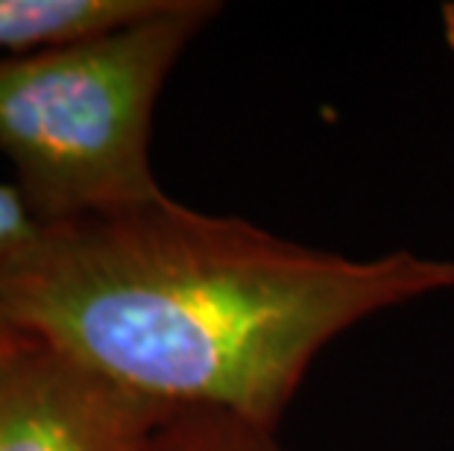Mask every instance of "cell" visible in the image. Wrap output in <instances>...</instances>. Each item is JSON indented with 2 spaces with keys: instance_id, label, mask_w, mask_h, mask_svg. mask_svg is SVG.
<instances>
[{
  "instance_id": "3957f363",
  "label": "cell",
  "mask_w": 454,
  "mask_h": 451,
  "mask_svg": "<svg viewBox=\"0 0 454 451\" xmlns=\"http://www.w3.org/2000/svg\"><path fill=\"white\" fill-rule=\"evenodd\" d=\"M173 410L42 340L0 363V451H138Z\"/></svg>"
},
{
  "instance_id": "8992f818",
  "label": "cell",
  "mask_w": 454,
  "mask_h": 451,
  "mask_svg": "<svg viewBox=\"0 0 454 451\" xmlns=\"http://www.w3.org/2000/svg\"><path fill=\"white\" fill-rule=\"evenodd\" d=\"M42 229L44 223L18 185H0V278L35 246Z\"/></svg>"
},
{
  "instance_id": "52a82bcc",
  "label": "cell",
  "mask_w": 454,
  "mask_h": 451,
  "mask_svg": "<svg viewBox=\"0 0 454 451\" xmlns=\"http://www.w3.org/2000/svg\"><path fill=\"white\" fill-rule=\"evenodd\" d=\"M33 343H35L33 334L9 320V314L0 308V363L15 358V354H21L24 349H30Z\"/></svg>"
},
{
  "instance_id": "5b68a950",
  "label": "cell",
  "mask_w": 454,
  "mask_h": 451,
  "mask_svg": "<svg viewBox=\"0 0 454 451\" xmlns=\"http://www.w3.org/2000/svg\"><path fill=\"white\" fill-rule=\"evenodd\" d=\"M278 431L223 410L179 408L144 439L138 451H285Z\"/></svg>"
},
{
  "instance_id": "277c9868",
  "label": "cell",
  "mask_w": 454,
  "mask_h": 451,
  "mask_svg": "<svg viewBox=\"0 0 454 451\" xmlns=\"http://www.w3.org/2000/svg\"><path fill=\"white\" fill-rule=\"evenodd\" d=\"M164 0H0V47L9 56L51 51L156 15Z\"/></svg>"
},
{
  "instance_id": "7a4b0ae2",
  "label": "cell",
  "mask_w": 454,
  "mask_h": 451,
  "mask_svg": "<svg viewBox=\"0 0 454 451\" xmlns=\"http://www.w3.org/2000/svg\"><path fill=\"white\" fill-rule=\"evenodd\" d=\"M220 9L164 0L114 33L0 59V152L42 223L168 197L150 165L153 112L173 65Z\"/></svg>"
},
{
  "instance_id": "ba28073f",
  "label": "cell",
  "mask_w": 454,
  "mask_h": 451,
  "mask_svg": "<svg viewBox=\"0 0 454 451\" xmlns=\"http://www.w3.org/2000/svg\"><path fill=\"white\" fill-rule=\"evenodd\" d=\"M440 24H442V42H446V47H449L451 56H454V0L442 4Z\"/></svg>"
},
{
  "instance_id": "6da1fadb",
  "label": "cell",
  "mask_w": 454,
  "mask_h": 451,
  "mask_svg": "<svg viewBox=\"0 0 454 451\" xmlns=\"http://www.w3.org/2000/svg\"><path fill=\"white\" fill-rule=\"evenodd\" d=\"M446 291L451 258H352L161 197L44 223L0 278V308L132 393L278 431L328 343Z\"/></svg>"
}]
</instances>
